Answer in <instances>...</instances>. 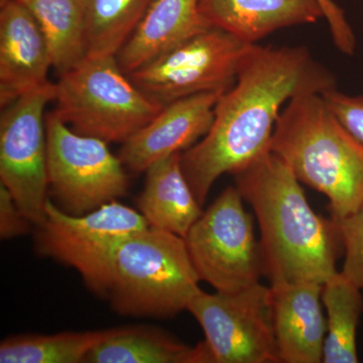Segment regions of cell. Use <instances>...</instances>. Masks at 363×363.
<instances>
[{
	"label": "cell",
	"instance_id": "obj_1",
	"mask_svg": "<svg viewBox=\"0 0 363 363\" xmlns=\"http://www.w3.org/2000/svg\"><path fill=\"white\" fill-rule=\"evenodd\" d=\"M336 85L335 75L305 47L248 45L235 83L215 106L209 131L181 154L184 175L200 204L221 176L234 175L271 150L284 105Z\"/></svg>",
	"mask_w": 363,
	"mask_h": 363
},
{
	"label": "cell",
	"instance_id": "obj_2",
	"mask_svg": "<svg viewBox=\"0 0 363 363\" xmlns=\"http://www.w3.org/2000/svg\"><path fill=\"white\" fill-rule=\"evenodd\" d=\"M259 228L264 277L269 285L323 284L343 252L338 225L318 215L300 182L271 150L234 174Z\"/></svg>",
	"mask_w": 363,
	"mask_h": 363
},
{
	"label": "cell",
	"instance_id": "obj_3",
	"mask_svg": "<svg viewBox=\"0 0 363 363\" xmlns=\"http://www.w3.org/2000/svg\"><path fill=\"white\" fill-rule=\"evenodd\" d=\"M271 152L301 184L326 196L333 220L363 204V145L332 113L322 94L300 95L286 104Z\"/></svg>",
	"mask_w": 363,
	"mask_h": 363
},
{
	"label": "cell",
	"instance_id": "obj_4",
	"mask_svg": "<svg viewBox=\"0 0 363 363\" xmlns=\"http://www.w3.org/2000/svg\"><path fill=\"white\" fill-rule=\"evenodd\" d=\"M200 281L185 238L147 227L117 247L106 297L123 316L169 319L188 311Z\"/></svg>",
	"mask_w": 363,
	"mask_h": 363
},
{
	"label": "cell",
	"instance_id": "obj_5",
	"mask_svg": "<svg viewBox=\"0 0 363 363\" xmlns=\"http://www.w3.org/2000/svg\"><path fill=\"white\" fill-rule=\"evenodd\" d=\"M59 77L55 116L75 133L107 143H123L164 106L131 81L116 56H86Z\"/></svg>",
	"mask_w": 363,
	"mask_h": 363
},
{
	"label": "cell",
	"instance_id": "obj_6",
	"mask_svg": "<svg viewBox=\"0 0 363 363\" xmlns=\"http://www.w3.org/2000/svg\"><path fill=\"white\" fill-rule=\"evenodd\" d=\"M37 234L38 252L73 267L88 288L106 296L117 247L149 225L140 212L113 201L83 215L60 209L51 199Z\"/></svg>",
	"mask_w": 363,
	"mask_h": 363
},
{
	"label": "cell",
	"instance_id": "obj_7",
	"mask_svg": "<svg viewBox=\"0 0 363 363\" xmlns=\"http://www.w3.org/2000/svg\"><path fill=\"white\" fill-rule=\"evenodd\" d=\"M235 186L227 187L203 211L185 238L200 281L216 292H238L264 277L255 218Z\"/></svg>",
	"mask_w": 363,
	"mask_h": 363
},
{
	"label": "cell",
	"instance_id": "obj_8",
	"mask_svg": "<svg viewBox=\"0 0 363 363\" xmlns=\"http://www.w3.org/2000/svg\"><path fill=\"white\" fill-rule=\"evenodd\" d=\"M47 143L49 191L66 213L87 214L128 194L125 167L108 143L75 133L52 111Z\"/></svg>",
	"mask_w": 363,
	"mask_h": 363
},
{
	"label": "cell",
	"instance_id": "obj_9",
	"mask_svg": "<svg viewBox=\"0 0 363 363\" xmlns=\"http://www.w3.org/2000/svg\"><path fill=\"white\" fill-rule=\"evenodd\" d=\"M55 97L56 83L50 82L6 105L0 117V184L37 226L49 200L45 107Z\"/></svg>",
	"mask_w": 363,
	"mask_h": 363
},
{
	"label": "cell",
	"instance_id": "obj_10",
	"mask_svg": "<svg viewBox=\"0 0 363 363\" xmlns=\"http://www.w3.org/2000/svg\"><path fill=\"white\" fill-rule=\"evenodd\" d=\"M188 311L204 332L210 363H281L269 286L259 283L231 293L202 290Z\"/></svg>",
	"mask_w": 363,
	"mask_h": 363
},
{
	"label": "cell",
	"instance_id": "obj_11",
	"mask_svg": "<svg viewBox=\"0 0 363 363\" xmlns=\"http://www.w3.org/2000/svg\"><path fill=\"white\" fill-rule=\"evenodd\" d=\"M248 45L211 26L128 76L164 105L201 93L225 92L235 83Z\"/></svg>",
	"mask_w": 363,
	"mask_h": 363
},
{
	"label": "cell",
	"instance_id": "obj_12",
	"mask_svg": "<svg viewBox=\"0 0 363 363\" xmlns=\"http://www.w3.org/2000/svg\"><path fill=\"white\" fill-rule=\"evenodd\" d=\"M223 93H201L164 105L121 145L118 157L125 169L143 173L155 162L192 147L211 128L215 106Z\"/></svg>",
	"mask_w": 363,
	"mask_h": 363
},
{
	"label": "cell",
	"instance_id": "obj_13",
	"mask_svg": "<svg viewBox=\"0 0 363 363\" xmlns=\"http://www.w3.org/2000/svg\"><path fill=\"white\" fill-rule=\"evenodd\" d=\"M51 52L42 30L20 0H0V105L49 84Z\"/></svg>",
	"mask_w": 363,
	"mask_h": 363
},
{
	"label": "cell",
	"instance_id": "obj_14",
	"mask_svg": "<svg viewBox=\"0 0 363 363\" xmlns=\"http://www.w3.org/2000/svg\"><path fill=\"white\" fill-rule=\"evenodd\" d=\"M323 284L269 285L274 337L281 363L323 362L326 318Z\"/></svg>",
	"mask_w": 363,
	"mask_h": 363
},
{
	"label": "cell",
	"instance_id": "obj_15",
	"mask_svg": "<svg viewBox=\"0 0 363 363\" xmlns=\"http://www.w3.org/2000/svg\"><path fill=\"white\" fill-rule=\"evenodd\" d=\"M325 0H200L210 26L245 44H257L272 33L325 18Z\"/></svg>",
	"mask_w": 363,
	"mask_h": 363
},
{
	"label": "cell",
	"instance_id": "obj_16",
	"mask_svg": "<svg viewBox=\"0 0 363 363\" xmlns=\"http://www.w3.org/2000/svg\"><path fill=\"white\" fill-rule=\"evenodd\" d=\"M211 28L200 0H155L116 60L126 75Z\"/></svg>",
	"mask_w": 363,
	"mask_h": 363
},
{
	"label": "cell",
	"instance_id": "obj_17",
	"mask_svg": "<svg viewBox=\"0 0 363 363\" xmlns=\"http://www.w3.org/2000/svg\"><path fill=\"white\" fill-rule=\"evenodd\" d=\"M180 157L174 155L147 169L138 209L149 227L185 238L203 206L184 175Z\"/></svg>",
	"mask_w": 363,
	"mask_h": 363
},
{
	"label": "cell",
	"instance_id": "obj_18",
	"mask_svg": "<svg viewBox=\"0 0 363 363\" xmlns=\"http://www.w3.org/2000/svg\"><path fill=\"white\" fill-rule=\"evenodd\" d=\"M90 363H210L204 343L194 347L150 326L111 329L88 355Z\"/></svg>",
	"mask_w": 363,
	"mask_h": 363
},
{
	"label": "cell",
	"instance_id": "obj_19",
	"mask_svg": "<svg viewBox=\"0 0 363 363\" xmlns=\"http://www.w3.org/2000/svg\"><path fill=\"white\" fill-rule=\"evenodd\" d=\"M32 13L51 52L59 75L86 57V21L83 0H20Z\"/></svg>",
	"mask_w": 363,
	"mask_h": 363
},
{
	"label": "cell",
	"instance_id": "obj_20",
	"mask_svg": "<svg viewBox=\"0 0 363 363\" xmlns=\"http://www.w3.org/2000/svg\"><path fill=\"white\" fill-rule=\"evenodd\" d=\"M362 291L341 272L322 285L326 310L324 363H357V327L363 313Z\"/></svg>",
	"mask_w": 363,
	"mask_h": 363
},
{
	"label": "cell",
	"instance_id": "obj_21",
	"mask_svg": "<svg viewBox=\"0 0 363 363\" xmlns=\"http://www.w3.org/2000/svg\"><path fill=\"white\" fill-rule=\"evenodd\" d=\"M155 0H83L86 56H116Z\"/></svg>",
	"mask_w": 363,
	"mask_h": 363
},
{
	"label": "cell",
	"instance_id": "obj_22",
	"mask_svg": "<svg viewBox=\"0 0 363 363\" xmlns=\"http://www.w3.org/2000/svg\"><path fill=\"white\" fill-rule=\"evenodd\" d=\"M111 329L62 332L52 335L28 334L6 338L0 344L1 363L86 362L91 351L108 336Z\"/></svg>",
	"mask_w": 363,
	"mask_h": 363
},
{
	"label": "cell",
	"instance_id": "obj_23",
	"mask_svg": "<svg viewBox=\"0 0 363 363\" xmlns=\"http://www.w3.org/2000/svg\"><path fill=\"white\" fill-rule=\"evenodd\" d=\"M342 241V274L363 291V204L354 213L335 220Z\"/></svg>",
	"mask_w": 363,
	"mask_h": 363
},
{
	"label": "cell",
	"instance_id": "obj_24",
	"mask_svg": "<svg viewBox=\"0 0 363 363\" xmlns=\"http://www.w3.org/2000/svg\"><path fill=\"white\" fill-rule=\"evenodd\" d=\"M325 101L344 128L363 145V96H352L335 89L327 91Z\"/></svg>",
	"mask_w": 363,
	"mask_h": 363
},
{
	"label": "cell",
	"instance_id": "obj_25",
	"mask_svg": "<svg viewBox=\"0 0 363 363\" xmlns=\"http://www.w3.org/2000/svg\"><path fill=\"white\" fill-rule=\"evenodd\" d=\"M33 225L21 211L13 196L0 184V238L13 240L30 231Z\"/></svg>",
	"mask_w": 363,
	"mask_h": 363
}]
</instances>
